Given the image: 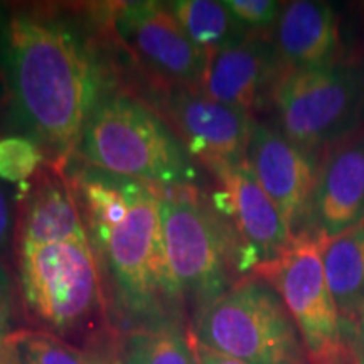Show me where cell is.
I'll return each mask as SVG.
<instances>
[{
	"mask_svg": "<svg viewBox=\"0 0 364 364\" xmlns=\"http://www.w3.org/2000/svg\"><path fill=\"white\" fill-rule=\"evenodd\" d=\"M0 68L11 108L49 162L66 167L102 97L93 53L76 27L48 7L0 9Z\"/></svg>",
	"mask_w": 364,
	"mask_h": 364,
	"instance_id": "cell-1",
	"label": "cell"
},
{
	"mask_svg": "<svg viewBox=\"0 0 364 364\" xmlns=\"http://www.w3.org/2000/svg\"><path fill=\"white\" fill-rule=\"evenodd\" d=\"M70 181L118 311L135 322V329L174 326L171 314L181 302L164 243V188L88 164Z\"/></svg>",
	"mask_w": 364,
	"mask_h": 364,
	"instance_id": "cell-2",
	"label": "cell"
},
{
	"mask_svg": "<svg viewBox=\"0 0 364 364\" xmlns=\"http://www.w3.org/2000/svg\"><path fill=\"white\" fill-rule=\"evenodd\" d=\"M76 156L91 167L157 188H196L198 171L161 115L132 95H102L86 122Z\"/></svg>",
	"mask_w": 364,
	"mask_h": 364,
	"instance_id": "cell-3",
	"label": "cell"
},
{
	"mask_svg": "<svg viewBox=\"0 0 364 364\" xmlns=\"http://www.w3.org/2000/svg\"><path fill=\"white\" fill-rule=\"evenodd\" d=\"M191 339L248 364H311L284 300L262 277H245L194 318Z\"/></svg>",
	"mask_w": 364,
	"mask_h": 364,
	"instance_id": "cell-4",
	"label": "cell"
},
{
	"mask_svg": "<svg viewBox=\"0 0 364 364\" xmlns=\"http://www.w3.org/2000/svg\"><path fill=\"white\" fill-rule=\"evenodd\" d=\"M162 230L177 299L196 318L233 287L235 235L198 188H164Z\"/></svg>",
	"mask_w": 364,
	"mask_h": 364,
	"instance_id": "cell-5",
	"label": "cell"
},
{
	"mask_svg": "<svg viewBox=\"0 0 364 364\" xmlns=\"http://www.w3.org/2000/svg\"><path fill=\"white\" fill-rule=\"evenodd\" d=\"M280 132L316 156L361 135L364 61H334L309 70H285L272 93Z\"/></svg>",
	"mask_w": 364,
	"mask_h": 364,
	"instance_id": "cell-6",
	"label": "cell"
},
{
	"mask_svg": "<svg viewBox=\"0 0 364 364\" xmlns=\"http://www.w3.org/2000/svg\"><path fill=\"white\" fill-rule=\"evenodd\" d=\"M16 255L26 309L48 332L70 338L102 317V270L91 241L19 247Z\"/></svg>",
	"mask_w": 364,
	"mask_h": 364,
	"instance_id": "cell-7",
	"label": "cell"
},
{
	"mask_svg": "<svg viewBox=\"0 0 364 364\" xmlns=\"http://www.w3.org/2000/svg\"><path fill=\"white\" fill-rule=\"evenodd\" d=\"M322 248L324 238L304 230L275 260L258 263L255 273L284 300L311 364H353L343 322L327 285Z\"/></svg>",
	"mask_w": 364,
	"mask_h": 364,
	"instance_id": "cell-8",
	"label": "cell"
},
{
	"mask_svg": "<svg viewBox=\"0 0 364 364\" xmlns=\"http://www.w3.org/2000/svg\"><path fill=\"white\" fill-rule=\"evenodd\" d=\"M108 21L118 43L159 85L199 88L206 53L189 39L171 4H115Z\"/></svg>",
	"mask_w": 364,
	"mask_h": 364,
	"instance_id": "cell-9",
	"label": "cell"
},
{
	"mask_svg": "<svg viewBox=\"0 0 364 364\" xmlns=\"http://www.w3.org/2000/svg\"><path fill=\"white\" fill-rule=\"evenodd\" d=\"M162 105L189 156L213 174L247 161L255 125L252 113L215 102L191 86L167 88Z\"/></svg>",
	"mask_w": 364,
	"mask_h": 364,
	"instance_id": "cell-10",
	"label": "cell"
},
{
	"mask_svg": "<svg viewBox=\"0 0 364 364\" xmlns=\"http://www.w3.org/2000/svg\"><path fill=\"white\" fill-rule=\"evenodd\" d=\"M247 162L294 236L312 216L317 182L316 156L290 142L279 130L255 122Z\"/></svg>",
	"mask_w": 364,
	"mask_h": 364,
	"instance_id": "cell-11",
	"label": "cell"
},
{
	"mask_svg": "<svg viewBox=\"0 0 364 364\" xmlns=\"http://www.w3.org/2000/svg\"><path fill=\"white\" fill-rule=\"evenodd\" d=\"M285 66L275 44L262 36H248L240 43L206 54L199 90L215 102L252 113L272 97Z\"/></svg>",
	"mask_w": 364,
	"mask_h": 364,
	"instance_id": "cell-12",
	"label": "cell"
},
{
	"mask_svg": "<svg viewBox=\"0 0 364 364\" xmlns=\"http://www.w3.org/2000/svg\"><path fill=\"white\" fill-rule=\"evenodd\" d=\"M19 196L16 248L90 241L83 215L65 167L46 162Z\"/></svg>",
	"mask_w": 364,
	"mask_h": 364,
	"instance_id": "cell-13",
	"label": "cell"
},
{
	"mask_svg": "<svg viewBox=\"0 0 364 364\" xmlns=\"http://www.w3.org/2000/svg\"><path fill=\"white\" fill-rule=\"evenodd\" d=\"M223 186L221 203L216 209H226L245 241L248 253L258 263L275 260L289 247L294 235L255 177L247 161L215 174Z\"/></svg>",
	"mask_w": 364,
	"mask_h": 364,
	"instance_id": "cell-14",
	"label": "cell"
},
{
	"mask_svg": "<svg viewBox=\"0 0 364 364\" xmlns=\"http://www.w3.org/2000/svg\"><path fill=\"white\" fill-rule=\"evenodd\" d=\"M311 221L324 240L364 221V134L332 149L321 164Z\"/></svg>",
	"mask_w": 364,
	"mask_h": 364,
	"instance_id": "cell-15",
	"label": "cell"
},
{
	"mask_svg": "<svg viewBox=\"0 0 364 364\" xmlns=\"http://www.w3.org/2000/svg\"><path fill=\"white\" fill-rule=\"evenodd\" d=\"M275 48L285 70H309L338 61L339 17L327 2L285 4L275 24Z\"/></svg>",
	"mask_w": 364,
	"mask_h": 364,
	"instance_id": "cell-16",
	"label": "cell"
},
{
	"mask_svg": "<svg viewBox=\"0 0 364 364\" xmlns=\"http://www.w3.org/2000/svg\"><path fill=\"white\" fill-rule=\"evenodd\" d=\"M322 260L327 285L348 329L364 302V221L332 240H324Z\"/></svg>",
	"mask_w": 364,
	"mask_h": 364,
	"instance_id": "cell-17",
	"label": "cell"
},
{
	"mask_svg": "<svg viewBox=\"0 0 364 364\" xmlns=\"http://www.w3.org/2000/svg\"><path fill=\"white\" fill-rule=\"evenodd\" d=\"M169 4L189 39L206 54L240 43L250 36L225 2L177 0Z\"/></svg>",
	"mask_w": 364,
	"mask_h": 364,
	"instance_id": "cell-18",
	"label": "cell"
},
{
	"mask_svg": "<svg viewBox=\"0 0 364 364\" xmlns=\"http://www.w3.org/2000/svg\"><path fill=\"white\" fill-rule=\"evenodd\" d=\"M117 364H198L189 339L176 326L132 329L122 339Z\"/></svg>",
	"mask_w": 364,
	"mask_h": 364,
	"instance_id": "cell-19",
	"label": "cell"
},
{
	"mask_svg": "<svg viewBox=\"0 0 364 364\" xmlns=\"http://www.w3.org/2000/svg\"><path fill=\"white\" fill-rule=\"evenodd\" d=\"M21 364H88V356L48 331H14Z\"/></svg>",
	"mask_w": 364,
	"mask_h": 364,
	"instance_id": "cell-20",
	"label": "cell"
},
{
	"mask_svg": "<svg viewBox=\"0 0 364 364\" xmlns=\"http://www.w3.org/2000/svg\"><path fill=\"white\" fill-rule=\"evenodd\" d=\"M48 162L46 152L29 135L0 136V181L26 184Z\"/></svg>",
	"mask_w": 364,
	"mask_h": 364,
	"instance_id": "cell-21",
	"label": "cell"
},
{
	"mask_svg": "<svg viewBox=\"0 0 364 364\" xmlns=\"http://www.w3.org/2000/svg\"><path fill=\"white\" fill-rule=\"evenodd\" d=\"M225 4L247 31H265L275 26L284 9L277 0H226Z\"/></svg>",
	"mask_w": 364,
	"mask_h": 364,
	"instance_id": "cell-22",
	"label": "cell"
},
{
	"mask_svg": "<svg viewBox=\"0 0 364 364\" xmlns=\"http://www.w3.org/2000/svg\"><path fill=\"white\" fill-rule=\"evenodd\" d=\"M17 213H14L11 196L0 184V260L6 257L9 245L16 238Z\"/></svg>",
	"mask_w": 364,
	"mask_h": 364,
	"instance_id": "cell-23",
	"label": "cell"
},
{
	"mask_svg": "<svg viewBox=\"0 0 364 364\" xmlns=\"http://www.w3.org/2000/svg\"><path fill=\"white\" fill-rule=\"evenodd\" d=\"M14 324V297L12 287L6 268L0 265V339L12 334Z\"/></svg>",
	"mask_w": 364,
	"mask_h": 364,
	"instance_id": "cell-24",
	"label": "cell"
},
{
	"mask_svg": "<svg viewBox=\"0 0 364 364\" xmlns=\"http://www.w3.org/2000/svg\"><path fill=\"white\" fill-rule=\"evenodd\" d=\"M346 343L351 353L353 364H364V302L346 329Z\"/></svg>",
	"mask_w": 364,
	"mask_h": 364,
	"instance_id": "cell-25",
	"label": "cell"
},
{
	"mask_svg": "<svg viewBox=\"0 0 364 364\" xmlns=\"http://www.w3.org/2000/svg\"><path fill=\"white\" fill-rule=\"evenodd\" d=\"M189 343H191V348H193L196 363L198 364H248V363L238 361V359L228 358L225 354L213 351V349L196 343V341H193L191 338H189Z\"/></svg>",
	"mask_w": 364,
	"mask_h": 364,
	"instance_id": "cell-26",
	"label": "cell"
},
{
	"mask_svg": "<svg viewBox=\"0 0 364 364\" xmlns=\"http://www.w3.org/2000/svg\"><path fill=\"white\" fill-rule=\"evenodd\" d=\"M0 364H21V359L17 356L16 346H14L11 336L0 339Z\"/></svg>",
	"mask_w": 364,
	"mask_h": 364,
	"instance_id": "cell-27",
	"label": "cell"
},
{
	"mask_svg": "<svg viewBox=\"0 0 364 364\" xmlns=\"http://www.w3.org/2000/svg\"><path fill=\"white\" fill-rule=\"evenodd\" d=\"M9 107H11V95H9L6 78H4L2 68H0V120H2L4 113L7 112Z\"/></svg>",
	"mask_w": 364,
	"mask_h": 364,
	"instance_id": "cell-28",
	"label": "cell"
},
{
	"mask_svg": "<svg viewBox=\"0 0 364 364\" xmlns=\"http://www.w3.org/2000/svg\"><path fill=\"white\" fill-rule=\"evenodd\" d=\"M88 364H112V363H108L107 359H102L98 356H88Z\"/></svg>",
	"mask_w": 364,
	"mask_h": 364,
	"instance_id": "cell-29",
	"label": "cell"
}]
</instances>
